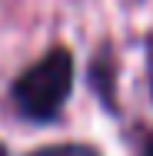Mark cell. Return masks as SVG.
Here are the masks:
<instances>
[{
	"label": "cell",
	"mask_w": 153,
	"mask_h": 156,
	"mask_svg": "<svg viewBox=\"0 0 153 156\" xmlns=\"http://www.w3.org/2000/svg\"><path fill=\"white\" fill-rule=\"evenodd\" d=\"M30 156H100L93 146L83 143H60V146H43V150H33Z\"/></svg>",
	"instance_id": "3"
},
{
	"label": "cell",
	"mask_w": 153,
	"mask_h": 156,
	"mask_svg": "<svg viewBox=\"0 0 153 156\" xmlns=\"http://www.w3.org/2000/svg\"><path fill=\"white\" fill-rule=\"evenodd\" d=\"M143 156H153V140L147 143V153H143Z\"/></svg>",
	"instance_id": "4"
},
{
	"label": "cell",
	"mask_w": 153,
	"mask_h": 156,
	"mask_svg": "<svg viewBox=\"0 0 153 156\" xmlns=\"http://www.w3.org/2000/svg\"><path fill=\"white\" fill-rule=\"evenodd\" d=\"M70 90H73V53L67 47H53L13 80L10 96L20 116L33 123H50L60 116L63 103L70 100Z\"/></svg>",
	"instance_id": "1"
},
{
	"label": "cell",
	"mask_w": 153,
	"mask_h": 156,
	"mask_svg": "<svg viewBox=\"0 0 153 156\" xmlns=\"http://www.w3.org/2000/svg\"><path fill=\"white\" fill-rule=\"evenodd\" d=\"M0 156H7V146H3V143H0Z\"/></svg>",
	"instance_id": "5"
},
{
	"label": "cell",
	"mask_w": 153,
	"mask_h": 156,
	"mask_svg": "<svg viewBox=\"0 0 153 156\" xmlns=\"http://www.w3.org/2000/svg\"><path fill=\"white\" fill-rule=\"evenodd\" d=\"M90 83H93V90H100L103 103H113V93H110L113 76H110V57H107V53H103L100 60L93 57V63H90Z\"/></svg>",
	"instance_id": "2"
}]
</instances>
